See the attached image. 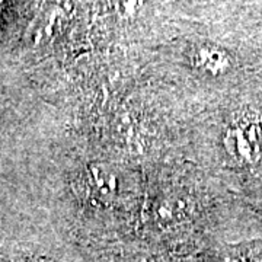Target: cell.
Masks as SVG:
<instances>
[{
  "label": "cell",
  "mask_w": 262,
  "mask_h": 262,
  "mask_svg": "<svg viewBox=\"0 0 262 262\" xmlns=\"http://www.w3.org/2000/svg\"><path fill=\"white\" fill-rule=\"evenodd\" d=\"M222 144L236 165L251 166L262 159V117L252 111L234 115L225 127Z\"/></svg>",
  "instance_id": "6da1fadb"
},
{
  "label": "cell",
  "mask_w": 262,
  "mask_h": 262,
  "mask_svg": "<svg viewBox=\"0 0 262 262\" xmlns=\"http://www.w3.org/2000/svg\"><path fill=\"white\" fill-rule=\"evenodd\" d=\"M82 185L94 200L110 201L118 191V178L110 166H106L105 163L94 162L86 165L82 177Z\"/></svg>",
  "instance_id": "7a4b0ae2"
},
{
  "label": "cell",
  "mask_w": 262,
  "mask_h": 262,
  "mask_svg": "<svg viewBox=\"0 0 262 262\" xmlns=\"http://www.w3.org/2000/svg\"><path fill=\"white\" fill-rule=\"evenodd\" d=\"M189 60L192 67L203 75L210 77H220L226 75L232 67V58L223 48L210 42L196 44L191 50Z\"/></svg>",
  "instance_id": "3957f363"
},
{
  "label": "cell",
  "mask_w": 262,
  "mask_h": 262,
  "mask_svg": "<svg viewBox=\"0 0 262 262\" xmlns=\"http://www.w3.org/2000/svg\"><path fill=\"white\" fill-rule=\"evenodd\" d=\"M187 213V203L184 198L168 195L156 200L153 206V217L159 226H170L177 223Z\"/></svg>",
  "instance_id": "277c9868"
}]
</instances>
